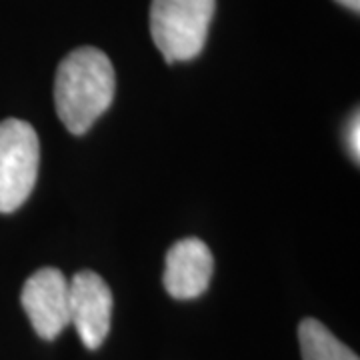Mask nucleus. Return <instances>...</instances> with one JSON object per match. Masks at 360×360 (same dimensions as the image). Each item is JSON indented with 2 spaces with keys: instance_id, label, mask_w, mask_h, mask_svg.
<instances>
[{
  "instance_id": "f257e3e1",
  "label": "nucleus",
  "mask_w": 360,
  "mask_h": 360,
  "mask_svg": "<svg viewBox=\"0 0 360 360\" xmlns=\"http://www.w3.org/2000/svg\"><path fill=\"white\" fill-rule=\"evenodd\" d=\"M115 68L94 46H80L63 58L54 80V103L60 122L72 134H84L115 98Z\"/></svg>"
},
{
  "instance_id": "0eeeda50",
  "label": "nucleus",
  "mask_w": 360,
  "mask_h": 360,
  "mask_svg": "<svg viewBox=\"0 0 360 360\" xmlns=\"http://www.w3.org/2000/svg\"><path fill=\"white\" fill-rule=\"evenodd\" d=\"M302 360H359V356L336 338L322 322L304 319L298 326Z\"/></svg>"
},
{
  "instance_id": "20e7f679",
  "label": "nucleus",
  "mask_w": 360,
  "mask_h": 360,
  "mask_svg": "<svg viewBox=\"0 0 360 360\" xmlns=\"http://www.w3.org/2000/svg\"><path fill=\"white\" fill-rule=\"evenodd\" d=\"M20 300L40 338L52 340L70 324V283L58 269L37 270L25 283Z\"/></svg>"
},
{
  "instance_id": "6e6552de",
  "label": "nucleus",
  "mask_w": 360,
  "mask_h": 360,
  "mask_svg": "<svg viewBox=\"0 0 360 360\" xmlns=\"http://www.w3.org/2000/svg\"><path fill=\"white\" fill-rule=\"evenodd\" d=\"M348 148H350V155L354 156V160L359 162L360 156V122H359V112L352 116L350 124H348Z\"/></svg>"
},
{
  "instance_id": "1a4fd4ad",
  "label": "nucleus",
  "mask_w": 360,
  "mask_h": 360,
  "mask_svg": "<svg viewBox=\"0 0 360 360\" xmlns=\"http://www.w3.org/2000/svg\"><path fill=\"white\" fill-rule=\"evenodd\" d=\"M336 2L342 4V6H347L348 11H354V13L360 11V0H336Z\"/></svg>"
},
{
  "instance_id": "7ed1b4c3",
  "label": "nucleus",
  "mask_w": 360,
  "mask_h": 360,
  "mask_svg": "<svg viewBox=\"0 0 360 360\" xmlns=\"http://www.w3.org/2000/svg\"><path fill=\"white\" fill-rule=\"evenodd\" d=\"M40 144L37 130L25 120L0 122V212L25 205L39 176Z\"/></svg>"
},
{
  "instance_id": "423d86ee",
  "label": "nucleus",
  "mask_w": 360,
  "mask_h": 360,
  "mask_svg": "<svg viewBox=\"0 0 360 360\" xmlns=\"http://www.w3.org/2000/svg\"><path fill=\"white\" fill-rule=\"evenodd\" d=\"M212 269V252L200 238L179 240L167 255L165 288L179 300L198 298L210 284Z\"/></svg>"
},
{
  "instance_id": "f03ea898",
  "label": "nucleus",
  "mask_w": 360,
  "mask_h": 360,
  "mask_svg": "<svg viewBox=\"0 0 360 360\" xmlns=\"http://www.w3.org/2000/svg\"><path fill=\"white\" fill-rule=\"evenodd\" d=\"M217 0H153L150 34L167 63L196 58L205 49Z\"/></svg>"
},
{
  "instance_id": "39448f33",
  "label": "nucleus",
  "mask_w": 360,
  "mask_h": 360,
  "mask_svg": "<svg viewBox=\"0 0 360 360\" xmlns=\"http://www.w3.org/2000/svg\"><path fill=\"white\" fill-rule=\"evenodd\" d=\"M112 292L103 276L80 270L70 281V324H75L82 345L96 350L110 330Z\"/></svg>"
}]
</instances>
